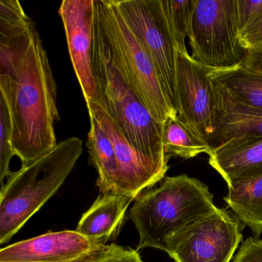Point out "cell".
Listing matches in <instances>:
<instances>
[{"instance_id":"6da1fadb","label":"cell","mask_w":262,"mask_h":262,"mask_svg":"<svg viewBox=\"0 0 262 262\" xmlns=\"http://www.w3.org/2000/svg\"><path fill=\"white\" fill-rule=\"evenodd\" d=\"M0 92L13 122V146L26 165L57 145L56 84L28 16H0Z\"/></svg>"},{"instance_id":"7a4b0ae2","label":"cell","mask_w":262,"mask_h":262,"mask_svg":"<svg viewBox=\"0 0 262 262\" xmlns=\"http://www.w3.org/2000/svg\"><path fill=\"white\" fill-rule=\"evenodd\" d=\"M93 68L97 85L94 99L110 114L136 151L168 165L170 156L165 153L162 140L163 125L153 117L115 59L96 8Z\"/></svg>"},{"instance_id":"3957f363","label":"cell","mask_w":262,"mask_h":262,"mask_svg":"<svg viewBox=\"0 0 262 262\" xmlns=\"http://www.w3.org/2000/svg\"><path fill=\"white\" fill-rule=\"evenodd\" d=\"M82 153V141L70 137L12 172L0 191V243L5 244L56 194Z\"/></svg>"},{"instance_id":"277c9868","label":"cell","mask_w":262,"mask_h":262,"mask_svg":"<svg viewBox=\"0 0 262 262\" xmlns=\"http://www.w3.org/2000/svg\"><path fill=\"white\" fill-rule=\"evenodd\" d=\"M219 209L208 187L187 174L166 177L142 192L129 211L139 234L138 249L166 251L168 241L195 219Z\"/></svg>"},{"instance_id":"5b68a950","label":"cell","mask_w":262,"mask_h":262,"mask_svg":"<svg viewBox=\"0 0 262 262\" xmlns=\"http://www.w3.org/2000/svg\"><path fill=\"white\" fill-rule=\"evenodd\" d=\"M95 8L115 59L155 119L163 125L168 118L177 116L165 96L152 59L113 0H95Z\"/></svg>"},{"instance_id":"8992f818","label":"cell","mask_w":262,"mask_h":262,"mask_svg":"<svg viewBox=\"0 0 262 262\" xmlns=\"http://www.w3.org/2000/svg\"><path fill=\"white\" fill-rule=\"evenodd\" d=\"M237 0H196L188 40L191 57L210 69L242 62Z\"/></svg>"},{"instance_id":"52a82bcc","label":"cell","mask_w":262,"mask_h":262,"mask_svg":"<svg viewBox=\"0 0 262 262\" xmlns=\"http://www.w3.org/2000/svg\"><path fill=\"white\" fill-rule=\"evenodd\" d=\"M127 24L154 62L165 96L179 111L177 48L161 0H113Z\"/></svg>"},{"instance_id":"ba28073f","label":"cell","mask_w":262,"mask_h":262,"mask_svg":"<svg viewBox=\"0 0 262 262\" xmlns=\"http://www.w3.org/2000/svg\"><path fill=\"white\" fill-rule=\"evenodd\" d=\"M242 238L240 222L219 208L176 233L165 252L176 262H230Z\"/></svg>"},{"instance_id":"9c48e42d","label":"cell","mask_w":262,"mask_h":262,"mask_svg":"<svg viewBox=\"0 0 262 262\" xmlns=\"http://www.w3.org/2000/svg\"><path fill=\"white\" fill-rule=\"evenodd\" d=\"M209 71L210 68L197 62L189 53L177 51L178 116L208 145L214 133L215 108Z\"/></svg>"},{"instance_id":"30bf717a","label":"cell","mask_w":262,"mask_h":262,"mask_svg":"<svg viewBox=\"0 0 262 262\" xmlns=\"http://www.w3.org/2000/svg\"><path fill=\"white\" fill-rule=\"evenodd\" d=\"M89 114L110 136L119 167V193L135 199L165 179L168 165L158 163L135 149L105 108L96 100L86 104Z\"/></svg>"},{"instance_id":"8fae6325","label":"cell","mask_w":262,"mask_h":262,"mask_svg":"<svg viewBox=\"0 0 262 262\" xmlns=\"http://www.w3.org/2000/svg\"><path fill=\"white\" fill-rule=\"evenodd\" d=\"M70 59L85 103L97 94L93 68L95 0H63L59 9Z\"/></svg>"},{"instance_id":"7c38bea8","label":"cell","mask_w":262,"mask_h":262,"mask_svg":"<svg viewBox=\"0 0 262 262\" xmlns=\"http://www.w3.org/2000/svg\"><path fill=\"white\" fill-rule=\"evenodd\" d=\"M105 245L77 231L47 232L0 250V262H70L95 254Z\"/></svg>"},{"instance_id":"4fadbf2b","label":"cell","mask_w":262,"mask_h":262,"mask_svg":"<svg viewBox=\"0 0 262 262\" xmlns=\"http://www.w3.org/2000/svg\"><path fill=\"white\" fill-rule=\"evenodd\" d=\"M213 82L214 93V133L211 149L232 139L262 137V110L233 99L220 85Z\"/></svg>"},{"instance_id":"5bb4252c","label":"cell","mask_w":262,"mask_h":262,"mask_svg":"<svg viewBox=\"0 0 262 262\" xmlns=\"http://www.w3.org/2000/svg\"><path fill=\"white\" fill-rule=\"evenodd\" d=\"M208 155V163L227 184L262 174V137L232 139Z\"/></svg>"},{"instance_id":"9a60e30c","label":"cell","mask_w":262,"mask_h":262,"mask_svg":"<svg viewBox=\"0 0 262 262\" xmlns=\"http://www.w3.org/2000/svg\"><path fill=\"white\" fill-rule=\"evenodd\" d=\"M136 200L126 194H100L90 209L84 213L76 231L82 235L105 245L117 235L130 204Z\"/></svg>"},{"instance_id":"2e32d148","label":"cell","mask_w":262,"mask_h":262,"mask_svg":"<svg viewBox=\"0 0 262 262\" xmlns=\"http://www.w3.org/2000/svg\"><path fill=\"white\" fill-rule=\"evenodd\" d=\"M227 185L228 192L224 200L240 223L258 237L262 234V174Z\"/></svg>"},{"instance_id":"e0dca14e","label":"cell","mask_w":262,"mask_h":262,"mask_svg":"<svg viewBox=\"0 0 262 262\" xmlns=\"http://www.w3.org/2000/svg\"><path fill=\"white\" fill-rule=\"evenodd\" d=\"M90 119L86 145L90 159L98 172L96 185L101 194H119V167L113 142L93 116H90Z\"/></svg>"},{"instance_id":"ac0fdd59","label":"cell","mask_w":262,"mask_h":262,"mask_svg":"<svg viewBox=\"0 0 262 262\" xmlns=\"http://www.w3.org/2000/svg\"><path fill=\"white\" fill-rule=\"evenodd\" d=\"M209 77L233 99L262 110V73L241 64L225 69H210Z\"/></svg>"},{"instance_id":"d6986e66","label":"cell","mask_w":262,"mask_h":262,"mask_svg":"<svg viewBox=\"0 0 262 262\" xmlns=\"http://www.w3.org/2000/svg\"><path fill=\"white\" fill-rule=\"evenodd\" d=\"M164 149L168 156L189 159L202 153L208 154L211 147L193 133L179 116L170 117L163 125Z\"/></svg>"},{"instance_id":"ffe728a7","label":"cell","mask_w":262,"mask_h":262,"mask_svg":"<svg viewBox=\"0 0 262 262\" xmlns=\"http://www.w3.org/2000/svg\"><path fill=\"white\" fill-rule=\"evenodd\" d=\"M165 18L178 51L188 53L186 39L189 34L196 0H161Z\"/></svg>"},{"instance_id":"44dd1931","label":"cell","mask_w":262,"mask_h":262,"mask_svg":"<svg viewBox=\"0 0 262 262\" xmlns=\"http://www.w3.org/2000/svg\"><path fill=\"white\" fill-rule=\"evenodd\" d=\"M16 156L13 146V122L8 103L0 96V182L4 186V179L12 174L10 163Z\"/></svg>"},{"instance_id":"7402d4cb","label":"cell","mask_w":262,"mask_h":262,"mask_svg":"<svg viewBox=\"0 0 262 262\" xmlns=\"http://www.w3.org/2000/svg\"><path fill=\"white\" fill-rule=\"evenodd\" d=\"M86 262H142V260L136 250L112 244L104 245Z\"/></svg>"},{"instance_id":"603a6c76","label":"cell","mask_w":262,"mask_h":262,"mask_svg":"<svg viewBox=\"0 0 262 262\" xmlns=\"http://www.w3.org/2000/svg\"><path fill=\"white\" fill-rule=\"evenodd\" d=\"M239 41L245 51L262 49V13L240 32Z\"/></svg>"},{"instance_id":"cb8c5ba5","label":"cell","mask_w":262,"mask_h":262,"mask_svg":"<svg viewBox=\"0 0 262 262\" xmlns=\"http://www.w3.org/2000/svg\"><path fill=\"white\" fill-rule=\"evenodd\" d=\"M237 19L240 32L262 13V0H237Z\"/></svg>"},{"instance_id":"d4e9b609","label":"cell","mask_w":262,"mask_h":262,"mask_svg":"<svg viewBox=\"0 0 262 262\" xmlns=\"http://www.w3.org/2000/svg\"><path fill=\"white\" fill-rule=\"evenodd\" d=\"M233 262H262V239L255 237L247 238Z\"/></svg>"},{"instance_id":"484cf974","label":"cell","mask_w":262,"mask_h":262,"mask_svg":"<svg viewBox=\"0 0 262 262\" xmlns=\"http://www.w3.org/2000/svg\"><path fill=\"white\" fill-rule=\"evenodd\" d=\"M240 64L248 70L262 73V49L246 50Z\"/></svg>"},{"instance_id":"4316f807","label":"cell","mask_w":262,"mask_h":262,"mask_svg":"<svg viewBox=\"0 0 262 262\" xmlns=\"http://www.w3.org/2000/svg\"><path fill=\"white\" fill-rule=\"evenodd\" d=\"M93 255V254H92ZM92 255L89 256V257H85V258L80 259V260H74V261H70V262H86L87 260L91 257Z\"/></svg>"}]
</instances>
